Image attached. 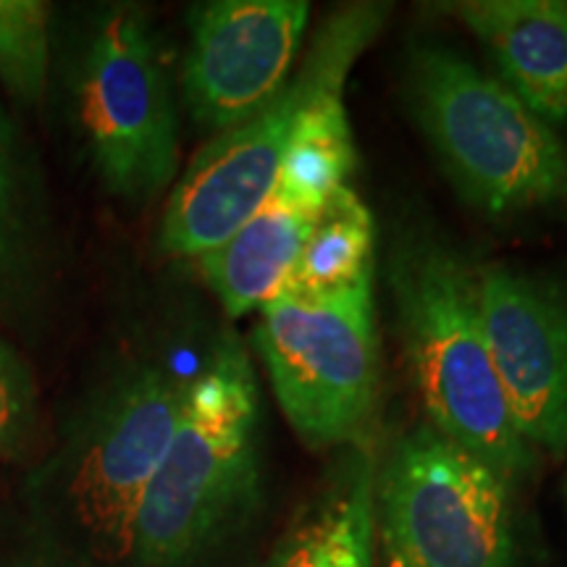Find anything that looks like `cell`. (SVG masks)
<instances>
[{
    "mask_svg": "<svg viewBox=\"0 0 567 567\" xmlns=\"http://www.w3.org/2000/svg\"><path fill=\"white\" fill-rule=\"evenodd\" d=\"M11 266V176L6 145H0V292Z\"/></svg>",
    "mask_w": 567,
    "mask_h": 567,
    "instance_id": "18",
    "label": "cell"
},
{
    "mask_svg": "<svg viewBox=\"0 0 567 567\" xmlns=\"http://www.w3.org/2000/svg\"><path fill=\"white\" fill-rule=\"evenodd\" d=\"M51 61V6L0 0V80L19 103L40 101Z\"/></svg>",
    "mask_w": 567,
    "mask_h": 567,
    "instance_id": "16",
    "label": "cell"
},
{
    "mask_svg": "<svg viewBox=\"0 0 567 567\" xmlns=\"http://www.w3.org/2000/svg\"><path fill=\"white\" fill-rule=\"evenodd\" d=\"M507 484L431 423L396 439L373 478L386 567H509Z\"/></svg>",
    "mask_w": 567,
    "mask_h": 567,
    "instance_id": "6",
    "label": "cell"
},
{
    "mask_svg": "<svg viewBox=\"0 0 567 567\" xmlns=\"http://www.w3.org/2000/svg\"><path fill=\"white\" fill-rule=\"evenodd\" d=\"M258 417L252 363L226 337L189 381L182 421L142 499L132 549L142 567H189L250 513Z\"/></svg>",
    "mask_w": 567,
    "mask_h": 567,
    "instance_id": "2",
    "label": "cell"
},
{
    "mask_svg": "<svg viewBox=\"0 0 567 567\" xmlns=\"http://www.w3.org/2000/svg\"><path fill=\"white\" fill-rule=\"evenodd\" d=\"M373 478L371 455L347 446L266 567H373Z\"/></svg>",
    "mask_w": 567,
    "mask_h": 567,
    "instance_id": "13",
    "label": "cell"
},
{
    "mask_svg": "<svg viewBox=\"0 0 567 567\" xmlns=\"http://www.w3.org/2000/svg\"><path fill=\"white\" fill-rule=\"evenodd\" d=\"M408 97L446 174L473 205L507 216L567 203V151L502 80L442 45H417Z\"/></svg>",
    "mask_w": 567,
    "mask_h": 567,
    "instance_id": "4",
    "label": "cell"
},
{
    "mask_svg": "<svg viewBox=\"0 0 567 567\" xmlns=\"http://www.w3.org/2000/svg\"><path fill=\"white\" fill-rule=\"evenodd\" d=\"M0 145H6V124H3V118H0Z\"/></svg>",
    "mask_w": 567,
    "mask_h": 567,
    "instance_id": "19",
    "label": "cell"
},
{
    "mask_svg": "<svg viewBox=\"0 0 567 567\" xmlns=\"http://www.w3.org/2000/svg\"><path fill=\"white\" fill-rule=\"evenodd\" d=\"M76 118L111 195L155 200L174 182L179 124L158 42L140 9L105 13L76 71Z\"/></svg>",
    "mask_w": 567,
    "mask_h": 567,
    "instance_id": "8",
    "label": "cell"
},
{
    "mask_svg": "<svg viewBox=\"0 0 567 567\" xmlns=\"http://www.w3.org/2000/svg\"><path fill=\"white\" fill-rule=\"evenodd\" d=\"M484 42L502 82L542 122L567 118L565 0H460L442 6Z\"/></svg>",
    "mask_w": 567,
    "mask_h": 567,
    "instance_id": "11",
    "label": "cell"
},
{
    "mask_svg": "<svg viewBox=\"0 0 567 567\" xmlns=\"http://www.w3.org/2000/svg\"><path fill=\"white\" fill-rule=\"evenodd\" d=\"M316 221L271 193L226 243L200 255V271L226 313L243 318L287 287Z\"/></svg>",
    "mask_w": 567,
    "mask_h": 567,
    "instance_id": "12",
    "label": "cell"
},
{
    "mask_svg": "<svg viewBox=\"0 0 567 567\" xmlns=\"http://www.w3.org/2000/svg\"><path fill=\"white\" fill-rule=\"evenodd\" d=\"M34 379L30 365L0 339V452H9L30 434L34 421Z\"/></svg>",
    "mask_w": 567,
    "mask_h": 567,
    "instance_id": "17",
    "label": "cell"
},
{
    "mask_svg": "<svg viewBox=\"0 0 567 567\" xmlns=\"http://www.w3.org/2000/svg\"><path fill=\"white\" fill-rule=\"evenodd\" d=\"M488 352L526 442L567 450V300L505 266L478 268Z\"/></svg>",
    "mask_w": 567,
    "mask_h": 567,
    "instance_id": "10",
    "label": "cell"
},
{
    "mask_svg": "<svg viewBox=\"0 0 567 567\" xmlns=\"http://www.w3.org/2000/svg\"><path fill=\"white\" fill-rule=\"evenodd\" d=\"M373 216L350 187L326 203L281 292L342 295L373 281Z\"/></svg>",
    "mask_w": 567,
    "mask_h": 567,
    "instance_id": "14",
    "label": "cell"
},
{
    "mask_svg": "<svg viewBox=\"0 0 567 567\" xmlns=\"http://www.w3.org/2000/svg\"><path fill=\"white\" fill-rule=\"evenodd\" d=\"M386 11V6L358 3L331 13L271 101L247 122L205 142L168 197L161 224L163 250L200 258L266 203L297 126L318 103L344 95L354 61L384 27Z\"/></svg>",
    "mask_w": 567,
    "mask_h": 567,
    "instance_id": "3",
    "label": "cell"
},
{
    "mask_svg": "<svg viewBox=\"0 0 567 567\" xmlns=\"http://www.w3.org/2000/svg\"><path fill=\"white\" fill-rule=\"evenodd\" d=\"M354 140L342 95L318 103L302 124L279 163L274 193L310 216H321L326 203L339 189L350 187L347 179L354 168Z\"/></svg>",
    "mask_w": 567,
    "mask_h": 567,
    "instance_id": "15",
    "label": "cell"
},
{
    "mask_svg": "<svg viewBox=\"0 0 567 567\" xmlns=\"http://www.w3.org/2000/svg\"><path fill=\"white\" fill-rule=\"evenodd\" d=\"M371 284L326 297L279 292L260 308L255 344L289 425L313 450L358 444L375 413Z\"/></svg>",
    "mask_w": 567,
    "mask_h": 567,
    "instance_id": "7",
    "label": "cell"
},
{
    "mask_svg": "<svg viewBox=\"0 0 567 567\" xmlns=\"http://www.w3.org/2000/svg\"><path fill=\"white\" fill-rule=\"evenodd\" d=\"M189 381L174 368L142 363L118 373L71 425L66 444L40 476L84 547L103 563L132 557L147 486L182 421Z\"/></svg>",
    "mask_w": 567,
    "mask_h": 567,
    "instance_id": "5",
    "label": "cell"
},
{
    "mask_svg": "<svg viewBox=\"0 0 567 567\" xmlns=\"http://www.w3.org/2000/svg\"><path fill=\"white\" fill-rule=\"evenodd\" d=\"M308 17L302 0H213L193 9L182 87L195 122L221 134L264 109L292 76Z\"/></svg>",
    "mask_w": 567,
    "mask_h": 567,
    "instance_id": "9",
    "label": "cell"
},
{
    "mask_svg": "<svg viewBox=\"0 0 567 567\" xmlns=\"http://www.w3.org/2000/svg\"><path fill=\"white\" fill-rule=\"evenodd\" d=\"M396 326L429 423L509 486L534 465L488 352L478 268L429 231H405L389 252Z\"/></svg>",
    "mask_w": 567,
    "mask_h": 567,
    "instance_id": "1",
    "label": "cell"
}]
</instances>
